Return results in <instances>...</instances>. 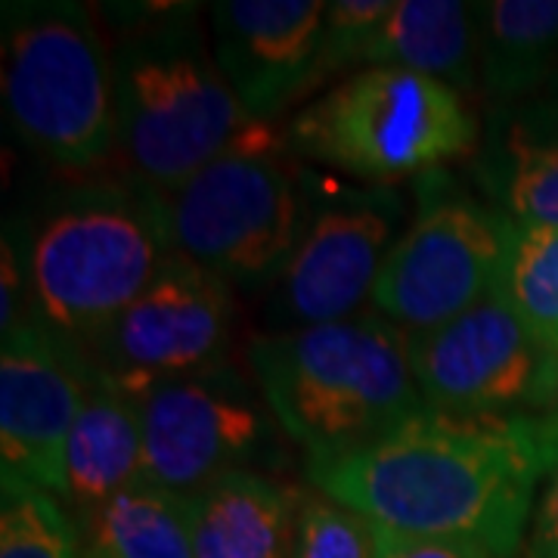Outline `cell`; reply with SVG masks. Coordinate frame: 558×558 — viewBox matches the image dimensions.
I'll use <instances>...</instances> for the list:
<instances>
[{"label":"cell","instance_id":"obj_3","mask_svg":"<svg viewBox=\"0 0 558 558\" xmlns=\"http://www.w3.org/2000/svg\"><path fill=\"white\" fill-rule=\"evenodd\" d=\"M22 223L32 319L81 354L178 255L161 193L134 178L60 190Z\"/></svg>","mask_w":558,"mask_h":558},{"label":"cell","instance_id":"obj_10","mask_svg":"<svg viewBox=\"0 0 558 558\" xmlns=\"http://www.w3.org/2000/svg\"><path fill=\"white\" fill-rule=\"evenodd\" d=\"M410 363L428 410L519 416L558 407V354L499 299L410 336Z\"/></svg>","mask_w":558,"mask_h":558},{"label":"cell","instance_id":"obj_9","mask_svg":"<svg viewBox=\"0 0 558 558\" xmlns=\"http://www.w3.org/2000/svg\"><path fill=\"white\" fill-rule=\"evenodd\" d=\"M140 400L143 481L190 497L233 472H255L277 444V418L260 388L220 363L168 381Z\"/></svg>","mask_w":558,"mask_h":558},{"label":"cell","instance_id":"obj_8","mask_svg":"<svg viewBox=\"0 0 558 558\" xmlns=\"http://www.w3.org/2000/svg\"><path fill=\"white\" fill-rule=\"evenodd\" d=\"M416 208L373 289V311L407 336L494 299L515 220L447 168L416 178Z\"/></svg>","mask_w":558,"mask_h":558},{"label":"cell","instance_id":"obj_19","mask_svg":"<svg viewBox=\"0 0 558 558\" xmlns=\"http://www.w3.org/2000/svg\"><path fill=\"white\" fill-rule=\"evenodd\" d=\"M472 7L478 90L524 102L558 69V0H478Z\"/></svg>","mask_w":558,"mask_h":558},{"label":"cell","instance_id":"obj_7","mask_svg":"<svg viewBox=\"0 0 558 558\" xmlns=\"http://www.w3.org/2000/svg\"><path fill=\"white\" fill-rule=\"evenodd\" d=\"M161 199L180 258L240 289L274 286L311 218L286 153L264 149H233Z\"/></svg>","mask_w":558,"mask_h":558},{"label":"cell","instance_id":"obj_18","mask_svg":"<svg viewBox=\"0 0 558 558\" xmlns=\"http://www.w3.org/2000/svg\"><path fill=\"white\" fill-rule=\"evenodd\" d=\"M360 69H407L459 94L478 90L472 7L459 0H395L363 47Z\"/></svg>","mask_w":558,"mask_h":558},{"label":"cell","instance_id":"obj_1","mask_svg":"<svg viewBox=\"0 0 558 558\" xmlns=\"http://www.w3.org/2000/svg\"><path fill=\"white\" fill-rule=\"evenodd\" d=\"M556 465L558 407L519 416L422 410L369 447L307 462V481L379 527L512 558Z\"/></svg>","mask_w":558,"mask_h":558},{"label":"cell","instance_id":"obj_28","mask_svg":"<svg viewBox=\"0 0 558 558\" xmlns=\"http://www.w3.org/2000/svg\"><path fill=\"white\" fill-rule=\"evenodd\" d=\"M81 558H87V556H81Z\"/></svg>","mask_w":558,"mask_h":558},{"label":"cell","instance_id":"obj_15","mask_svg":"<svg viewBox=\"0 0 558 558\" xmlns=\"http://www.w3.org/2000/svg\"><path fill=\"white\" fill-rule=\"evenodd\" d=\"M472 174L490 205L515 223L558 227V100L494 106Z\"/></svg>","mask_w":558,"mask_h":558},{"label":"cell","instance_id":"obj_20","mask_svg":"<svg viewBox=\"0 0 558 558\" xmlns=\"http://www.w3.org/2000/svg\"><path fill=\"white\" fill-rule=\"evenodd\" d=\"M75 519L87 558H196L186 497L149 481Z\"/></svg>","mask_w":558,"mask_h":558},{"label":"cell","instance_id":"obj_21","mask_svg":"<svg viewBox=\"0 0 558 558\" xmlns=\"http://www.w3.org/2000/svg\"><path fill=\"white\" fill-rule=\"evenodd\" d=\"M494 299L558 354V227L515 223Z\"/></svg>","mask_w":558,"mask_h":558},{"label":"cell","instance_id":"obj_13","mask_svg":"<svg viewBox=\"0 0 558 558\" xmlns=\"http://www.w3.org/2000/svg\"><path fill=\"white\" fill-rule=\"evenodd\" d=\"M90 381V360L25 319L0 341V472L65 497L69 435Z\"/></svg>","mask_w":558,"mask_h":558},{"label":"cell","instance_id":"obj_6","mask_svg":"<svg viewBox=\"0 0 558 558\" xmlns=\"http://www.w3.org/2000/svg\"><path fill=\"white\" fill-rule=\"evenodd\" d=\"M292 153L369 186H395L472 159L481 124L444 81L407 69H357L292 116Z\"/></svg>","mask_w":558,"mask_h":558},{"label":"cell","instance_id":"obj_23","mask_svg":"<svg viewBox=\"0 0 558 558\" xmlns=\"http://www.w3.org/2000/svg\"><path fill=\"white\" fill-rule=\"evenodd\" d=\"M295 558H376V524L323 494H304Z\"/></svg>","mask_w":558,"mask_h":558},{"label":"cell","instance_id":"obj_22","mask_svg":"<svg viewBox=\"0 0 558 558\" xmlns=\"http://www.w3.org/2000/svg\"><path fill=\"white\" fill-rule=\"evenodd\" d=\"M78 519L32 481L0 472V558H81Z\"/></svg>","mask_w":558,"mask_h":558},{"label":"cell","instance_id":"obj_2","mask_svg":"<svg viewBox=\"0 0 558 558\" xmlns=\"http://www.w3.org/2000/svg\"><path fill=\"white\" fill-rule=\"evenodd\" d=\"M134 25L116 50L119 149L131 174L171 193L233 149H292L274 121L248 116L205 44L196 3H112Z\"/></svg>","mask_w":558,"mask_h":558},{"label":"cell","instance_id":"obj_27","mask_svg":"<svg viewBox=\"0 0 558 558\" xmlns=\"http://www.w3.org/2000/svg\"><path fill=\"white\" fill-rule=\"evenodd\" d=\"M531 558H558V465L546 478V487L537 499L531 519Z\"/></svg>","mask_w":558,"mask_h":558},{"label":"cell","instance_id":"obj_11","mask_svg":"<svg viewBox=\"0 0 558 558\" xmlns=\"http://www.w3.org/2000/svg\"><path fill=\"white\" fill-rule=\"evenodd\" d=\"M233 332L230 282L193 260L174 258L84 357L102 379L143 398L168 381L227 363Z\"/></svg>","mask_w":558,"mask_h":558},{"label":"cell","instance_id":"obj_14","mask_svg":"<svg viewBox=\"0 0 558 558\" xmlns=\"http://www.w3.org/2000/svg\"><path fill=\"white\" fill-rule=\"evenodd\" d=\"M323 0H220L208 7L211 50L233 94L258 121L323 87Z\"/></svg>","mask_w":558,"mask_h":558},{"label":"cell","instance_id":"obj_5","mask_svg":"<svg viewBox=\"0 0 558 558\" xmlns=\"http://www.w3.org/2000/svg\"><path fill=\"white\" fill-rule=\"evenodd\" d=\"M0 20L3 112L16 137L65 171L102 165L119 149V87L90 7L13 0Z\"/></svg>","mask_w":558,"mask_h":558},{"label":"cell","instance_id":"obj_26","mask_svg":"<svg viewBox=\"0 0 558 558\" xmlns=\"http://www.w3.org/2000/svg\"><path fill=\"white\" fill-rule=\"evenodd\" d=\"M376 558H497L472 543L407 537L376 524Z\"/></svg>","mask_w":558,"mask_h":558},{"label":"cell","instance_id":"obj_12","mask_svg":"<svg viewBox=\"0 0 558 558\" xmlns=\"http://www.w3.org/2000/svg\"><path fill=\"white\" fill-rule=\"evenodd\" d=\"M398 186H351L317 208L295 255L274 282L270 319L279 329L317 326L360 314L381 267L407 230Z\"/></svg>","mask_w":558,"mask_h":558},{"label":"cell","instance_id":"obj_16","mask_svg":"<svg viewBox=\"0 0 558 558\" xmlns=\"http://www.w3.org/2000/svg\"><path fill=\"white\" fill-rule=\"evenodd\" d=\"M304 494L260 472H233L186 497L196 558H295Z\"/></svg>","mask_w":558,"mask_h":558},{"label":"cell","instance_id":"obj_4","mask_svg":"<svg viewBox=\"0 0 558 558\" xmlns=\"http://www.w3.org/2000/svg\"><path fill=\"white\" fill-rule=\"evenodd\" d=\"M248 366L279 432L307 462L369 447L428 410L410 336L376 311L258 336Z\"/></svg>","mask_w":558,"mask_h":558},{"label":"cell","instance_id":"obj_24","mask_svg":"<svg viewBox=\"0 0 558 558\" xmlns=\"http://www.w3.org/2000/svg\"><path fill=\"white\" fill-rule=\"evenodd\" d=\"M395 0H332L323 13V53H319V72L323 84L336 72L351 65L360 69V57L369 38L376 35L385 16L391 13Z\"/></svg>","mask_w":558,"mask_h":558},{"label":"cell","instance_id":"obj_25","mask_svg":"<svg viewBox=\"0 0 558 558\" xmlns=\"http://www.w3.org/2000/svg\"><path fill=\"white\" fill-rule=\"evenodd\" d=\"M0 332H13L32 319V289H28V258H25V223L7 220L0 242Z\"/></svg>","mask_w":558,"mask_h":558},{"label":"cell","instance_id":"obj_17","mask_svg":"<svg viewBox=\"0 0 558 558\" xmlns=\"http://www.w3.org/2000/svg\"><path fill=\"white\" fill-rule=\"evenodd\" d=\"M143 481V418L140 400L102 379L90 366V381L65 450V497L81 515Z\"/></svg>","mask_w":558,"mask_h":558}]
</instances>
